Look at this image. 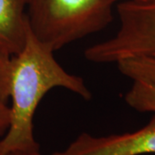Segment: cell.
<instances>
[{
  "instance_id": "cell-5",
  "label": "cell",
  "mask_w": 155,
  "mask_h": 155,
  "mask_svg": "<svg viewBox=\"0 0 155 155\" xmlns=\"http://www.w3.org/2000/svg\"><path fill=\"white\" fill-rule=\"evenodd\" d=\"M26 0H0V53L14 55L23 48L28 24Z\"/></svg>"
},
{
  "instance_id": "cell-2",
  "label": "cell",
  "mask_w": 155,
  "mask_h": 155,
  "mask_svg": "<svg viewBox=\"0 0 155 155\" xmlns=\"http://www.w3.org/2000/svg\"><path fill=\"white\" fill-rule=\"evenodd\" d=\"M31 31L54 52L101 31L112 21L110 0H26Z\"/></svg>"
},
{
  "instance_id": "cell-10",
  "label": "cell",
  "mask_w": 155,
  "mask_h": 155,
  "mask_svg": "<svg viewBox=\"0 0 155 155\" xmlns=\"http://www.w3.org/2000/svg\"><path fill=\"white\" fill-rule=\"evenodd\" d=\"M112 3H116L117 1H134V2H140V3H148V2H153L155 0H110Z\"/></svg>"
},
{
  "instance_id": "cell-6",
  "label": "cell",
  "mask_w": 155,
  "mask_h": 155,
  "mask_svg": "<svg viewBox=\"0 0 155 155\" xmlns=\"http://www.w3.org/2000/svg\"><path fill=\"white\" fill-rule=\"evenodd\" d=\"M124 98L127 105L135 110L155 113V83L133 80V84Z\"/></svg>"
},
{
  "instance_id": "cell-1",
  "label": "cell",
  "mask_w": 155,
  "mask_h": 155,
  "mask_svg": "<svg viewBox=\"0 0 155 155\" xmlns=\"http://www.w3.org/2000/svg\"><path fill=\"white\" fill-rule=\"evenodd\" d=\"M61 87L91 99L82 78L67 72L51 50L35 37L28 26L26 42L17 54L0 53V99L11 97V119L0 140V155L13 151H40L34 136V115L50 90Z\"/></svg>"
},
{
  "instance_id": "cell-7",
  "label": "cell",
  "mask_w": 155,
  "mask_h": 155,
  "mask_svg": "<svg viewBox=\"0 0 155 155\" xmlns=\"http://www.w3.org/2000/svg\"><path fill=\"white\" fill-rule=\"evenodd\" d=\"M119 71L132 80H144L155 83V59L136 57L116 63Z\"/></svg>"
},
{
  "instance_id": "cell-8",
  "label": "cell",
  "mask_w": 155,
  "mask_h": 155,
  "mask_svg": "<svg viewBox=\"0 0 155 155\" xmlns=\"http://www.w3.org/2000/svg\"><path fill=\"white\" fill-rule=\"evenodd\" d=\"M11 119V107L0 99V136H4L8 131Z\"/></svg>"
},
{
  "instance_id": "cell-4",
  "label": "cell",
  "mask_w": 155,
  "mask_h": 155,
  "mask_svg": "<svg viewBox=\"0 0 155 155\" xmlns=\"http://www.w3.org/2000/svg\"><path fill=\"white\" fill-rule=\"evenodd\" d=\"M155 153V116L132 133L93 136L79 134L66 149L51 155H144Z\"/></svg>"
},
{
  "instance_id": "cell-3",
  "label": "cell",
  "mask_w": 155,
  "mask_h": 155,
  "mask_svg": "<svg viewBox=\"0 0 155 155\" xmlns=\"http://www.w3.org/2000/svg\"><path fill=\"white\" fill-rule=\"evenodd\" d=\"M118 31L84 51L89 61L104 64L136 57L155 59V1H122L117 5Z\"/></svg>"
},
{
  "instance_id": "cell-9",
  "label": "cell",
  "mask_w": 155,
  "mask_h": 155,
  "mask_svg": "<svg viewBox=\"0 0 155 155\" xmlns=\"http://www.w3.org/2000/svg\"><path fill=\"white\" fill-rule=\"evenodd\" d=\"M5 155H41L40 151H33V152H26V151H13L7 153Z\"/></svg>"
}]
</instances>
